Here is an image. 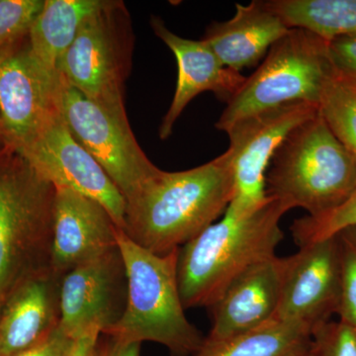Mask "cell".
Instances as JSON below:
<instances>
[{
    "instance_id": "cell-1",
    "label": "cell",
    "mask_w": 356,
    "mask_h": 356,
    "mask_svg": "<svg viewBox=\"0 0 356 356\" xmlns=\"http://www.w3.org/2000/svg\"><path fill=\"white\" fill-rule=\"evenodd\" d=\"M234 193L228 152L182 170H158L127 201L123 232L159 255L179 250L221 216Z\"/></svg>"
},
{
    "instance_id": "cell-2",
    "label": "cell",
    "mask_w": 356,
    "mask_h": 356,
    "mask_svg": "<svg viewBox=\"0 0 356 356\" xmlns=\"http://www.w3.org/2000/svg\"><path fill=\"white\" fill-rule=\"evenodd\" d=\"M290 210L273 196L247 216L226 210L221 221L180 248L177 276L185 310L211 308L248 267L275 257L284 236L281 218Z\"/></svg>"
},
{
    "instance_id": "cell-3",
    "label": "cell",
    "mask_w": 356,
    "mask_h": 356,
    "mask_svg": "<svg viewBox=\"0 0 356 356\" xmlns=\"http://www.w3.org/2000/svg\"><path fill=\"white\" fill-rule=\"evenodd\" d=\"M128 280L127 305L120 320L103 336L126 343L153 341L172 356L194 355L204 337L185 316L178 284L179 250L159 255L126 236L117 235Z\"/></svg>"
},
{
    "instance_id": "cell-4",
    "label": "cell",
    "mask_w": 356,
    "mask_h": 356,
    "mask_svg": "<svg viewBox=\"0 0 356 356\" xmlns=\"http://www.w3.org/2000/svg\"><path fill=\"white\" fill-rule=\"evenodd\" d=\"M55 194L22 154L0 146V311L18 285L51 267Z\"/></svg>"
},
{
    "instance_id": "cell-5",
    "label": "cell",
    "mask_w": 356,
    "mask_h": 356,
    "mask_svg": "<svg viewBox=\"0 0 356 356\" xmlns=\"http://www.w3.org/2000/svg\"><path fill=\"white\" fill-rule=\"evenodd\" d=\"M355 189V159L320 111L290 133L266 173L267 195L311 217L336 209Z\"/></svg>"
},
{
    "instance_id": "cell-6",
    "label": "cell",
    "mask_w": 356,
    "mask_h": 356,
    "mask_svg": "<svg viewBox=\"0 0 356 356\" xmlns=\"http://www.w3.org/2000/svg\"><path fill=\"white\" fill-rule=\"evenodd\" d=\"M332 72L327 42L292 28L271 47L259 69L245 77L227 102L216 128L226 133L243 119L290 103L318 105Z\"/></svg>"
},
{
    "instance_id": "cell-7",
    "label": "cell",
    "mask_w": 356,
    "mask_h": 356,
    "mask_svg": "<svg viewBox=\"0 0 356 356\" xmlns=\"http://www.w3.org/2000/svg\"><path fill=\"white\" fill-rule=\"evenodd\" d=\"M133 51L127 7L122 1L104 0L84 20L58 64V74L117 120L129 124L124 99Z\"/></svg>"
},
{
    "instance_id": "cell-8",
    "label": "cell",
    "mask_w": 356,
    "mask_h": 356,
    "mask_svg": "<svg viewBox=\"0 0 356 356\" xmlns=\"http://www.w3.org/2000/svg\"><path fill=\"white\" fill-rule=\"evenodd\" d=\"M318 111L314 103H290L243 119L227 131L234 182L227 211L247 216L267 202L266 173L274 154L295 128Z\"/></svg>"
},
{
    "instance_id": "cell-9",
    "label": "cell",
    "mask_w": 356,
    "mask_h": 356,
    "mask_svg": "<svg viewBox=\"0 0 356 356\" xmlns=\"http://www.w3.org/2000/svg\"><path fill=\"white\" fill-rule=\"evenodd\" d=\"M60 110L74 139L102 165L126 203L158 172L138 144L130 124L117 120L62 76Z\"/></svg>"
},
{
    "instance_id": "cell-10",
    "label": "cell",
    "mask_w": 356,
    "mask_h": 356,
    "mask_svg": "<svg viewBox=\"0 0 356 356\" xmlns=\"http://www.w3.org/2000/svg\"><path fill=\"white\" fill-rule=\"evenodd\" d=\"M60 76L33 55L28 33L0 49V119L6 147L22 154L60 111Z\"/></svg>"
},
{
    "instance_id": "cell-11",
    "label": "cell",
    "mask_w": 356,
    "mask_h": 356,
    "mask_svg": "<svg viewBox=\"0 0 356 356\" xmlns=\"http://www.w3.org/2000/svg\"><path fill=\"white\" fill-rule=\"evenodd\" d=\"M21 154L54 186L70 189L102 204L123 231L125 198L102 165L74 139L60 110Z\"/></svg>"
},
{
    "instance_id": "cell-12",
    "label": "cell",
    "mask_w": 356,
    "mask_h": 356,
    "mask_svg": "<svg viewBox=\"0 0 356 356\" xmlns=\"http://www.w3.org/2000/svg\"><path fill=\"white\" fill-rule=\"evenodd\" d=\"M341 266L337 236L299 248L285 257L276 320L305 327L312 334L337 314Z\"/></svg>"
},
{
    "instance_id": "cell-13",
    "label": "cell",
    "mask_w": 356,
    "mask_h": 356,
    "mask_svg": "<svg viewBox=\"0 0 356 356\" xmlns=\"http://www.w3.org/2000/svg\"><path fill=\"white\" fill-rule=\"evenodd\" d=\"M127 297V273L117 247L63 276L58 327L74 339L93 325L104 334L123 316Z\"/></svg>"
},
{
    "instance_id": "cell-14",
    "label": "cell",
    "mask_w": 356,
    "mask_h": 356,
    "mask_svg": "<svg viewBox=\"0 0 356 356\" xmlns=\"http://www.w3.org/2000/svg\"><path fill=\"white\" fill-rule=\"evenodd\" d=\"M51 268L64 276L72 268L118 247V226L102 204L55 187Z\"/></svg>"
},
{
    "instance_id": "cell-15",
    "label": "cell",
    "mask_w": 356,
    "mask_h": 356,
    "mask_svg": "<svg viewBox=\"0 0 356 356\" xmlns=\"http://www.w3.org/2000/svg\"><path fill=\"white\" fill-rule=\"evenodd\" d=\"M285 257H273L248 267L211 307L212 327L205 337L222 341L254 331L275 320Z\"/></svg>"
},
{
    "instance_id": "cell-16",
    "label": "cell",
    "mask_w": 356,
    "mask_h": 356,
    "mask_svg": "<svg viewBox=\"0 0 356 356\" xmlns=\"http://www.w3.org/2000/svg\"><path fill=\"white\" fill-rule=\"evenodd\" d=\"M151 25L177 63V88L159 128V138L166 140L172 135L175 122L196 96L211 91L227 103L242 86L245 76L225 67L202 40L194 41L178 36L156 16L152 17Z\"/></svg>"
},
{
    "instance_id": "cell-17",
    "label": "cell",
    "mask_w": 356,
    "mask_h": 356,
    "mask_svg": "<svg viewBox=\"0 0 356 356\" xmlns=\"http://www.w3.org/2000/svg\"><path fill=\"white\" fill-rule=\"evenodd\" d=\"M60 281L49 267L9 295L0 311V356L27 350L58 327Z\"/></svg>"
},
{
    "instance_id": "cell-18",
    "label": "cell",
    "mask_w": 356,
    "mask_h": 356,
    "mask_svg": "<svg viewBox=\"0 0 356 356\" xmlns=\"http://www.w3.org/2000/svg\"><path fill=\"white\" fill-rule=\"evenodd\" d=\"M289 30L264 1H252L236 4L231 19L208 26L202 41L225 67L241 72L257 65Z\"/></svg>"
},
{
    "instance_id": "cell-19",
    "label": "cell",
    "mask_w": 356,
    "mask_h": 356,
    "mask_svg": "<svg viewBox=\"0 0 356 356\" xmlns=\"http://www.w3.org/2000/svg\"><path fill=\"white\" fill-rule=\"evenodd\" d=\"M104 0H44L29 32L30 49L35 58L51 72L74 43L84 20Z\"/></svg>"
},
{
    "instance_id": "cell-20",
    "label": "cell",
    "mask_w": 356,
    "mask_h": 356,
    "mask_svg": "<svg viewBox=\"0 0 356 356\" xmlns=\"http://www.w3.org/2000/svg\"><path fill=\"white\" fill-rule=\"evenodd\" d=\"M312 348V332L300 325L273 320L254 331L208 341L192 356H301Z\"/></svg>"
},
{
    "instance_id": "cell-21",
    "label": "cell",
    "mask_w": 356,
    "mask_h": 356,
    "mask_svg": "<svg viewBox=\"0 0 356 356\" xmlns=\"http://www.w3.org/2000/svg\"><path fill=\"white\" fill-rule=\"evenodd\" d=\"M266 6L285 24L330 42L356 35V0H267Z\"/></svg>"
},
{
    "instance_id": "cell-22",
    "label": "cell",
    "mask_w": 356,
    "mask_h": 356,
    "mask_svg": "<svg viewBox=\"0 0 356 356\" xmlns=\"http://www.w3.org/2000/svg\"><path fill=\"white\" fill-rule=\"evenodd\" d=\"M318 111L337 140L356 161V83L334 69L318 103Z\"/></svg>"
},
{
    "instance_id": "cell-23",
    "label": "cell",
    "mask_w": 356,
    "mask_h": 356,
    "mask_svg": "<svg viewBox=\"0 0 356 356\" xmlns=\"http://www.w3.org/2000/svg\"><path fill=\"white\" fill-rule=\"evenodd\" d=\"M356 226V189L341 206L318 217L305 216L295 220L290 227L299 248L332 238L343 229Z\"/></svg>"
},
{
    "instance_id": "cell-24",
    "label": "cell",
    "mask_w": 356,
    "mask_h": 356,
    "mask_svg": "<svg viewBox=\"0 0 356 356\" xmlns=\"http://www.w3.org/2000/svg\"><path fill=\"white\" fill-rule=\"evenodd\" d=\"M341 266L339 321L356 330V226L337 235Z\"/></svg>"
},
{
    "instance_id": "cell-25",
    "label": "cell",
    "mask_w": 356,
    "mask_h": 356,
    "mask_svg": "<svg viewBox=\"0 0 356 356\" xmlns=\"http://www.w3.org/2000/svg\"><path fill=\"white\" fill-rule=\"evenodd\" d=\"M43 6L42 0H0V49L25 36Z\"/></svg>"
},
{
    "instance_id": "cell-26",
    "label": "cell",
    "mask_w": 356,
    "mask_h": 356,
    "mask_svg": "<svg viewBox=\"0 0 356 356\" xmlns=\"http://www.w3.org/2000/svg\"><path fill=\"white\" fill-rule=\"evenodd\" d=\"M311 351L314 356H356V330L330 321L312 334Z\"/></svg>"
},
{
    "instance_id": "cell-27",
    "label": "cell",
    "mask_w": 356,
    "mask_h": 356,
    "mask_svg": "<svg viewBox=\"0 0 356 356\" xmlns=\"http://www.w3.org/2000/svg\"><path fill=\"white\" fill-rule=\"evenodd\" d=\"M327 54L332 67L356 83V35L327 42Z\"/></svg>"
},
{
    "instance_id": "cell-28",
    "label": "cell",
    "mask_w": 356,
    "mask_h": 356,
    "mask_svg": "<svg viewBox=\"0 0 356 356\" xmlns=\"http://www.w3.org/2000/svg\"><path fill=\"white\" fill-rule=\"evenodd\" d=\"M76 341L58 327L38 343L13 356H69Z\"/></svg>"
},
{
    "instance_id": "cell-29",
    "label": "cell",
    "mask_w": 356,
    "mask_h": 356,
    "mask_svg": "<svg viewBox=\"0 0 356 356\" xmlns=\"http://www.w3.org/2000/svg\"><path fill=\"white\" fill-rule=\"evenodd\" d=\"M102 336L96 346L95 356H140V343H121L106 336V339L102 341Z\"/></svg>"
},
{
    "instance_id": "cell-30",
    "label": "cell",
    "mask_w": 356,
    "mask_h": 356,
    "mask_svg": "<svg viewBox=\"0 0 356 356\" xmlns=\"http://www.w3.org/2000/svg\"><path fill=\"white\" fill-rule=\"evenodd\" d=\"M102 337V330L93 325L77 337L69 356H95L96 346Z\"/></svg>"
},
{
    "instance_id": "cell-31",
    "label": "cell",
    "mask_w": 356,
    "mask_h": 356,
    "mask_svg": "<svg viewBox=\"0 0 356 356\" xmlns=\"http://www.w3.org/2000/svg\"><path fill=\"white\" fill-rule=\"evenodd\" d=\"M6 133H4V129L3 126H2L1 119H0V146H6Z\"/></svg>"
},
{
    "instance_id": "cell-32",
    "label": "cell",
    "mask_w": 356,
    "mask_h": 356,
    "mask_svg": "<svg viewBox=\"0 0 356 356\" xmlns=\"http://www.w3.org/2000/svg\"><path fill=\"white\" fill-rule=\"evenodd\" d=\"M301 356H314L313 353H312V351H309V353H305V355H301Z\"/></svg>"
},
{
    "instance_id": "cell-33",
    "label": "cell",
    "mask_w": 356,
    "mask_h": 356,
    "mask_svg": "<svg viewBox=\"0 0 356 356\" xmlns=\"http://www.w3.org/2000/svg\"></svg>"
}]
</instances>
